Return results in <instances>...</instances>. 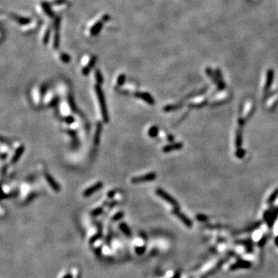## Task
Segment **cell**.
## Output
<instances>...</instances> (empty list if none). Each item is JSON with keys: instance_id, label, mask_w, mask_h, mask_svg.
Wrapping results in <instances>:
<instances>
[{"instance_id": "obj_1", "label": "cell", "mask_w": 278, "mask_h": 278, "mask_svg": "<svg viewBox=\"0 0 278 278\" xmlns=\"http://www.w3.org/2000/svg\"><path fill=\"white\" fill-rule=\"evenodd\" d=\"M108 20H109V18H108V15L104 14V15L95 18L92 21H90L88 25H86V28H85L86 35H87L88 36H96L98 33H100L104 24L106 23Z\"/></svg>"}, {"instance_id": "obj_2", "label": "cell", "mask_w": 278, "mask_h": 278, "mask_svg": "<svg viewBox=\"0 0 278 278\" xmlns=\"http://www.w3.org/2000/svg\"><path fill=\"white\" fill-rule=\"evenodd\" d=\"M94 89H95L96 94L97 96H98V102H99V104H100V111H101V114L102 117H103V119H104V122H108V121H109V115H108V108H107V104H106L104 94V93H103V90H102L101 87H100V84H97L94 86Z\"/></svg>"}, {"instance_id": "obj_3", "label": "cell", "mask_w": 278, "mask_h": 278, "mask_svg": "<svg viewBox=\"0 0 278 278\" xmlns=\"http://www.w3.org/2000/svg\"><path fill=\"white\" fill-rule=\"evenodd\" d=\"M253 112H254V103H253L252 100H247L243 104L241 118H243L244 120H248L252 116Z\"/></svg>"}, {"instance_id": "obj_4", "label": "cell", "mask_w": 278, "mask_h": 278, "mask_svg": "<svg viewBox=\"0 0 278 278\" xmlns=\"http://www.w3.org/2000/svg\"><path fill=\"white\" fill-rule=\"evenodd\" d=\"M157 175L155 172H150L144 175H140V176H136L133 177L131 178V183L133 184H137V183H141V182H151V181L155 180L156 178Z\"/></svg>"}, {"instance_id": "obj_5", "label": "cell", "mask_w": 278, "mask_h": 278, "mask_svg": "<svg viewBox=\"0 0 278 278\" xmlns=\"http://www.w3.org/2000/svg\"><path fill=\"white\" fill-rule=\"evenodd\" d=\"M156 194L159 196H160L161 198H162L163 199L165 200L166 202L170 203L172 206H175L176 209L177 208H178V202H176V200L172 196H171L169 193H167V192H165L164 190H163L162 188H157Z\"/></svg>"}, {"instance_id": "obj_6", "label": "cell", "mask_w": 278, "mask_h": 278, "mask_svg": "<svg viewBox=\"0 0 278 278\" xmlns=\"http://www.w3.org/2000/svg\"><path fill=\"white\" fill-rule=\"evenodd\" d=\"M135 96L138 98L143 100L150 105H154L155 104V99L153 98L151 94L148 92H137L135 94Z\"/></svg>"}, {"instance_id": "obj_7", "label": "cell", "mask_w": 278, "mask_h": 278, "mask_svg": "<svg viewBox=\"0 0 278 278\" xmlns=\"http://www.w3.org/2000/svg\"><path fill=\"white\" fill-rule=\"evenodd\" d=\"M103 187V182H98L92 186H90L89 188L84 190V192L83 193V196L84 197H88V196H91L93 194H94L97 191L100 190Z\"/></svg>"}, {"instance_id": "obj_8", "label": "cell", "mask_w": 278, "mask_h": 278, "mask_svg": "<svg viewBox=\"0 0 278 278\" xmlns=\"http://www.w3.org/2000/svg\"><path fill=\"white\" fill-rule=\"evenodd\" d=\"M44 176H45L46 180L47 182H48V184L50 186V187L54 190L55 192H60V185L57 183L55 179L53 178V177L49 173H48L47 172H44Z\"/></svg>"}, {"instance_id": "obj_9", "label": "cell", "mask_w": 278, "mask_h": 278, "mask_svg": "<svg viewBox=\"0 0 278 278\" xmlns=\"http://www.w3.org/2000/svg\"><path fill=\"white\" fill-rule=\"evenodd\" d=\"M229 98V94L228 92H224L223 97L222 96H215L214 99L212 100L211 105H219L225 103V102L228 101Z\"/></svg>"}, {"instance_id": "obj_10", "label": "cell", "mask_w": 278, "mask_h": 278, "mask_svg": "<svg viewBox=\"0 0 278 278\" xmlns=\"http://www.w3.org/2000/svg\"><path fill=\"white\" fill-rule=\"evenodd\" d=\"M207 103V99H206L205 98H199V97L198 98H196V99H193L192 100V102L188 104L190 108H201L203 105Z\"/></svg>"}, {"instance_id": "obj_11", "label": "cell", "mask_w": 278, "mask_h": 278, "mask_svg": "<svg viewBox=\"0 0 278 278\" xmlns=\"http://www.w3.org/2000/svg\"><path fill=\"white\" fill-rule=\"evenodd\" d=\"M24 151H25V147H24L23 145H21L20 147L16 149V151H15L14 153L13 156L12 157V159H11V163L12 164H16V163L18 162V161L20 160V159L21 158L22 155L23 154Z\"/></svg>"}, {"instance_id": "obj_12", "label": "cell", "mask_w": 278, "mask_h": 278, "mask_svg": "<svg viewBox=\"0 0 278 278\" xmlns=\"http://www.w3.org/2000/svg\"><path fill=\"white\" fill-rule=\"evenodd\" d=\"M183 147V145L181 142H178V143H173V144H170V145H165L164 148H163L162 151L163 152L167 153V152H170V151H175V150H179L182 148Z\"/></svg>"}, {"instance_id": "obj_13", "label": "cell", "mask_w": 278, "mask_h": 278, "mask_svg": "<svg viewBox=\"0 0 278 278\" xmlns=\"http://www.w3.org/2000/svg\"><path fill=\"white\" fill-rule=\"evenodd\" d=\"M101 130H102V124L100 122L98 123L97 125V129L95 131V135H94V143L95 145H98L100 142V134H101Z\"/></svg>"}, {"instance_id": "obj_14", "label": "cell", "mask_w": 278, "mask_h": 278, "mask_svg": "<svg viewBox=\"0 0 278 278\" xmlns=\"http://www.w3.org/2000/svg\"><path fill=\"white\" fill-rule=\"evenodd\" d=\"M278 104V94H275L273 97H270L267 101H266V106L268 107L269 109H273L274 107H276L277 104Z\"/></svg>"}, {"instance_id": "obj_15", "label": "cell", "mask_w": 278, "mask_h": 278, "mask_svg": "<svg viewBox=\"0 0 278 278\" xmlns=\"http://www.w3.org/2000/svg\"><path fill=\"white\" fill-rule=\"evenodd\" d=\"M173 213L175 214V215H176V216H178V218H180L181 219H182V221H183V223H186V224H187V225H191V223H190V221L189 220H188V219H187V218L186 217V216H185L184 215H183V214H182L180 213V212L178 211V210H177V209H175V210H174V211L172 212Z\"/></svg>"}, {"instance_id": "obj_16", "label": "cell", "mask_w": 278, "mask_h": 278, "mask_svg": "<svg viewBox=\"0 0 278 278\" xmlns=\"http://www.w3.org/2000/svg\"><path fill=\"white\" fill-rule=\"evenodd\" d=\"M182 107V104H170V105H167L164 108V111L165 112H170L175 111L177 109H179Z\"/></svg>"}, {"instance_id": "obj_17", "label": "cell", "mask_w": 278, "mask_h": 278, "mask_svg": "<svg viewBox=\"0 0 278 278\" xmlns=\"http://www.w3.org/2000/svg\"><path fill=\"white\" fill-rule=\"evenodd\" d=\"M237 137H236V145L237 148H240V146L242 145V131L241 130H238L237 131Z\"/></svg>"}, {"instance_id": "obj_18", "label": "cell", "mask_w": 278, "mask_h": 278, "mask_svg": "<svg viewBox=\"0 0 278 278\" xmlns=\"http://www.w3.org/2000/svg\"><path fill=\"white\" fill-rule=\"evenodd\" d=\"M148 135L151 138H155L159 134V128L157 126H152V127H150V129L148 130Z\"/></svg>"}, {"instance_id": "obj_19", "label": "cell", "mask_w": 278, "mask_h": 278, "mask_svg": "<svg viewBox=\"0 0 278 278\" xmlns=\"http://www.w3.org/2000/svg\"><path fill=\"white\" fill-rule=\"evenodd\" d=\"M95 78H96L97 83H98V84H102V83L104 81V78H103V76H102L100 70H97V71H95Z\"/></svg>"}, {"instance_id": "obj_20", "label": "cell", "mask_w": 278, "mask_h": 278, "mask_svg": "<svg viewBox=\"0 0 278 278\" xmlns=\"http://www.w3.org/2000/svg\"><path fill=\"white\" fill-rule=\"evenodd\" d=\"M277 198H278V188L277 190H275V191H274V192L270 195L268 200H267V202H268V203H270V202H274V200L276 199Z\"/></svg>"}, {"instance_id": "obj_21", "label": "cell", "mask_w": 278, "mask_h": 278, "mask_svg": "<svg viewBox=\"0 0 278 278\" xmlns=\"http://www.w3.org/2000/svg\"><path fill=\"white\" fill-rule=\"evenodd\" d=\"M125 82V75L124 74H121L118 77V80H117V84L118 86H122L124 84Z\"/></svg>"}, {"instance_id": "obj_22", "label": "cell", "mask_w": 278, "mask_h": 278, "mask_svg": "<svg viewBox=\"0 0 278 278\" xmlns=\"http://www.w3.org/2000/svg\"><path fill=\"white\" fill-rule=\"evenodd\" d=\"M120 228H121V229H122L124 233H125L126 234H129V233H130L129 229H128L127 226L126 225L125 223L120 224Z\"/></svg>"}, {"instance_id": "obj_23", "label": "cell", "mask_w": 278, "mask_h": 278, "mask_svg": "<svg viewBox=\"0 0 278 278\" xmlns=\"http://www.w3.org/2000/svg\"><path fill=\"white\" fill-rule=\"evenodd\" d=\"M102 212H103V208L99 207V208H97V209H95L94 210H93V212L91 213V214H92L93 215H100V214Z\"/></svg>"}, {"instance_id": "obj_24", "label": "cell", "mask_w": 278, "mask_h": 278, "mask_svg": "<svg viewBox=\"0 0 278 278\" xmlns=\"http://www.w3.org/2000/svg\"><path fill=\"white\" fill-rule=\"evenodd\" d=\"M68 101H69V104H70V105H71V108H72V110L76 109V106H75V102H74V99H73L72 97H71V96L69 97Z\"/></svg>"}, {"instance_id": "obj_25", "label": "cell", "mask_w": 278, "mask_h": 278, "mask_svg": "<svg viewBox=\"0 0 278 278\" xmlns=\"http://www.w3.org/2000/svg\"><path fill=\"white\" fill-rule=\"evenodd\" d=\"M123 215H124L123 212H119V213H118L115 214V215H114V217H113V220H118V219H121V218L123 216Z\"/></svg>"}, {"instance_id": "obj_26", "label": "cell", "mask_w": 278, "mask_h": 278, "mask_svg": "<svg viewBox=\"0 0 278 278\" xmlns=\"http://www.w3.org/2000/svg\"><path fill=\"white\" fill-rule=\"evenodd\" d=\"M237 155L239 158H243V155H244V151L242 148H238L237 151Z\"/></svg>"}, {"instance_id": "obj_27", "label": "cell", "mask_w": 278, "mask_h": 278, "mask_svg": "<svg viewBox=\"0 0 278 278\" xmlns=\"http://www.w3.org/2000/svg\"><path fill=\"white\" fill-rule=\"evenodd\" d=\"M66 120V122H67V124H72L73 122H74V118H73L72 116H68L67 118H65Z\"/></svg>"}, {"instance_id": "obj_28", "label": "cell", "mask_w": 278, "mask_h": 278, "mask_svg": "<svg viewBox=\"0 0 278 278\" xmlns=\"http://www.w3.org/2000/svg\"><path fill=\"white\" fill-rule=\"evenodd\" d=\"M115 193H116L115 190H112V191H110V192H108V198H113V197H114V194H115Z\"/></svg>"}, {"instance_id": "obj_29", "label": "cell", "mask_w": 278, "mask_h": 278, "mask_svg": "<svg viewBox=\"0 0 278 278\" xmlns=\"http://www.w3.org/2000/svg\"><path fill=\"white\" fill-rule=\"evenodd\" d=\"M57 101H58V100H57V99L55 98V99H53V100H52V102H51L50 104H49V105H51V106H55V105H56V104H57Z\"/></svg>"}, {"instance_id": "obj_30", "label": "cell", "mask_w": 278, "mask_h": 278, "mask_svg": "<svg viewBox=\"0 0 278 278\" xmlns=\"http://www.w3.org/2000/svg\"><path fill=\"white\" fill-rule=\"evenodd\" d=\"M168 140H169L170 142L174 141V137H173L172 135H169V138H168Z\"/></svg>"}, {"instance_id": "obj_31", "label": "cell", "mask_w": 278, "mask_h": 278, "mask_svg": "<svg viewBox=\"0 0 278 278\" xmlns=\"http://www.w3.org/2000/svg\"><path fill=\"white\" fill-rule=\"evenodd\" d=\"M118 203V202H116V201H114V202H111V203H110V205H109V207L111 208V207H113V206H114L116 205V204Z\"/></svg>"}, {"instance_id": "obj_32", "label": "cell", "mask_w": 278, "mask_h": 278, "mask_svg": "<svg viewBox=\"0 0 278 278\" xmlns=\"http://www.w3.org/2000/svg\"><path fill=\"white\" fill-rule=\"evenodd\" d=\"M6 157H7V154H6V153H2V159H6Z\"/></svg>"}]
</instances>
